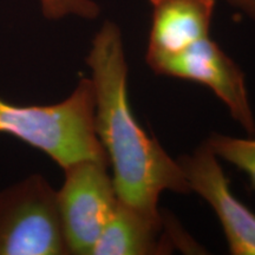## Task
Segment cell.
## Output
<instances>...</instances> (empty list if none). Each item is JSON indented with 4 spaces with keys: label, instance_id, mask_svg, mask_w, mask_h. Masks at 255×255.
Masks as SVG:
<instances>
[{
    "label": "cell",
    "instance_id": "cell-1",
    "mask_svg": "<svg viewBox=\"0 0 255 255\" xmlns=\"http://www.w3.org/2000/svg\"><path fill=\"white\" fill-rule=\"evenodd\" d=\"M87 64L95 92V130L113 168L117 197L150 219H161L165 190L190 193L182 169L133 116L128 63L119 26L105 21L92 40Z\"/></svg>",
    "mask_w": 255,
    "mask_h": 255
},
{
    "label": "cell",
    "instance_id": "cell-2",
    "mask_svg": "<svg viewBox=\"0 0 255 255\" xmlns=\"http://www.w3.org/2000/svg\"><path fill=\"white\" fill-rule=\"evenodd\" d=\"M0 132L39 149L63 169L84 159L109 161L95 130L91 78H82L56 104L15 105L0 97Z\"/></svg>",
    "mask_w": 255,
    "mask_h": 255
},
{
    "label": "cell",
    "instance_id": "cell-3",
    "mask_svg": "<svg viewBox=\"0 0 255 255\" xmlns=\"http://www.w3.org/2000/svg\"><path fill=\"white\" fill-rule=\"evenodd\" d=\"M69 254L58 195L33 174L0 190V255Z\"/></svg>",
    "mask_w": 255,
    "mask_h": 255
},
{
    "label": "cell",
    "instance_id": "cell-4",
    "mask_svg": "<svg viewBox=\"0 0 255 255\" xmlns=\"http://www.w3.org/2000/svg\"><path fill=\"white\" fill-rule=\"evenodd\" d=\"M108 167L109 161L84 159L64 169L57 195L69 254L91 255L116 208L119 197Z\"/></svg>",
    "mask_w": 255,
    "mask_h": 255
},
{
    "label": "cell",
    "instance_id": "cell-5",
    "mask_svg": "<svg viewBox=\"0 0 255 255\" xmlns=\"http://www.w3.org/2000/svg\"><path fill=\"white\" fill-rule=\"evenodd\" d=\"M149 66L157 75L199 83L210 89L228 108L232 119L248 135H255V119L245 73L210 37Z\"/></svg>",
    "mask_w": 255,
    "mask_h": 255
},
{
    "label": "cell",
    "instance_id": "cell-6",
    "mask_svg": "<svg viewBox=\"0 0 255 255\" xmlns=\"http://www.w3.org/2000/svg\"><path fill=\"white\" fill-rule=\"evenodd\" d=\"M190 191L199 194L215 212L233 255H255V213L232 193L219 158L206 142L191 155L180 156Z\"/></svg>",
    "mask_w": 255,
    "mask_h": 255
},
{
    "label": "cell",
    "instance_id": "cell-7",
    "mask_svg": "<svg viewBox=\"0 0 255 255\" xmlns=\"http://www.w3.org/2000/svg\"><path fill=\"white\" fill-rule=\"evenodd\" d=\"M150 4L148 65L210 37L215 0H150Z\"/></svg>",
    "mask_w": 255,
    "mask_h": 255
},
{
    "label": "cell",
    "instance_id": "cell-8",
    "mask_svg": "<svg viewBox=\"0 0 255 255\" xmlns=\"http://www.w3.org/2000/svg\"><path fill=\"white\" fill-rule=\"evenodd\" d=\"M163 218L150 219L119 200L91 255H148L170 251L161 240Z\"/></svg>",
    "mask_w": 255,
    "mask_h": 255
},
{
    "label": "cell",
    "instance_id": "cell-9",
    "mask_svg": "<svg viewBox=\"0 0 255 255\" xmlns=\"http://www.w3.org/2000/svg\"><path fill=\"white\" fill-rule=\"evenodd\" d=\"M218 158L235 165L250 178L255 191V138H237L222 133H212L205 141Z\"/></svg>",
    "mask_w": 255,
    "mask_h": 255
},
{
    "label": "cell",
    "instance_id": "cell-10",
    "mask_svg": "<svg viewBox=\"0 0 255 255\" xmlns=\"http://www.w3.org/2000/svg\"><path fill=\"white\" fill-rule=\"evenodd\" d=\"M41 11L49 19H60L66 15H78L92 19L100 14V7L92 0H39Z\"/></svg>",
    "mask_w": 255,
    "mask_h": 255
},
{
    "label": "cell",
    "instance_id": "cell-11",
    "mask_svg": "<svg viewBox=\"0 0 255 255\" xmlns=\"http://www.w3.org/2000/svg\"><path fill=\"white\" fill-rule=\"evenodd\" d=\"M227 1L255 19V0H227Z\"/></svg>",
    "mask_w": 255,
    "mask_h": 255
}]
</instances>
